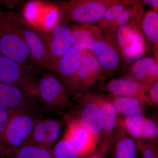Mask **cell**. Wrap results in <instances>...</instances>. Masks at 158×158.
Listing matches in <instances>:
<instances>
[{
	"instance_id": "obj_1",
	"label": "cell",
	"mask_w": 158,
	"mask_h": 158,
	"mask_svg": "<svg viewBox=\"0 0 158 158\" xmlns=\"http://www.w3.org/2000/svg\"><path fill=\"white\" fill-rule=\"evenodd\" d=\"M34 111L11 109L9 120L0 136V155L5 151L15 149L26 143L39 120Z\"/></svg>"
},
{
	"instance_id": "obj_2",
	"label": "cell",
	"mask_w": 158,
	"mask_h": 158,
	"mask_svg": "<svg viewBox=\"0 0 158 158\" xmlns=\"http://www.w3.org/2000/svg\"><path fill=\"white\" fill-rule=\"evenodd\" d=\"M0 54L29 69L31 61L27 44L10 11L0 9Z\"/></svg>"
},
{
	"instance_id": "obj_3",
	"label": "cell",
	"mask_w": 158,
	"mask_h": 158,
	"mask_svg": "<svg viewBox=\"0 0 158 158\" xmlns=\"http://www.w3.org/2000/svg\"><path fill=\"white\" fill-rule=\"evenodd\" d=\"M104 34L108 35L118 49L125 70L147 52L146 40L140 26H122L114 33Z\"/></svg>"
},
{
	"instance_id": "obj_4",
	"label": "cell",
	"mask_w": 158,
	"mask_h": 158,
	"mask_svg": "<svg viewBox=\"0 0 158 158\" xmlns=\"http://www.w3.org/2000/svg\"><path fill=\"white\" fill-rule=\"evenodd\" d=\"M119 0H71L62 2L59 7L68 20L80 24L101 20L105 12Z\"/></svg>"
},
{
	"instance_id": "obj_5",
	"label": "cell",
	"mask_w": 158,
	"mask_h": 158,
	"mask_svg": "<svg viewBox=\"0 0 158 158\" xmlns=\"http://www.w3.org/2000/svg\"><path fill=\"white\" fill-rule=\"evenodd\" d=\"M10 12L12 20L27 44L32 62L40 68L52 71L50 55L40 32L32 27L17 12L14 11Z\"/></svg>"
},
{
	"instance_id": "obj_6",
	"label": "cell",
	"mask_w": 158,
	"mask_h": 158,
	"mask_svg": "<svg viewBox=\"0 0 158 158\" xmlns=\"http://www.w3.org/2000/svg\"><path fill=\"white\" fill-rule=\"evenodd\" d=\"M36 98L46 107L54 111L60 112L73 106L62 83L50 74H44L37 83Z\"/></svg>"
},
{
	"instance_id": "obj_7",
	"label": "cell",
	"mask_w": 158,
	"mask_h": 158,
	"mask_svg": "<svg viewBox=\"0 0 158 158\" xmlns=\"http://www.w3.org/2000/svg\"><path fill=\"white\" fill-rule=\"evenodd\" d=\"M103 78L101 68L95 57L91 52L84 51L77 70L66 85L72 93L83 96L98 80Z\"/></svg>"
},
{
	"instance_id": "obj_8",
	"label": "cell",
	"mask_w": 158,
	"mask_h": 158,
	"mask_svg": "<svg viewBox=\"0 0 158 158\" xmlns=\"http://www.w3.org/2000/svg\"><path fill=\"white\" fill-rule=\"evenodd\" d=\"M0 82L18 87L36 98L37 83L29 73V69L1 54Z\"/></svg>"
},
{
	"instance_id": "obj_9",
	"label": "cell",
	"mask_w": 158,
	"mask_h": 158,
	"mask_svg": "<svg viewBox=\"0 0 158 158\" xmlns=\"http://www.w3.org/2000/svg\"><path fill=\"white\" fill-rule=\"evenodd\" d=\"M40 33L48 48L53 71L57 61L74 45V38L70 28L63 24L56 25L50 30Z\"/></svg>"
},
{
	"instance_id": "obj_10",
	"label": "cell",
	"mask_w": 158,
	"mask_h": 158,
	"mask_svg": "<svg viewBox=\"0 0 158 158\" xmlns=\"http://www.w3.org/2000/svg\"><path fill=\"white\" fill-rule=\"evenodd\" d=\"M91 53L95 57L104 74L110 75L118 70L122 65L121 57L116 46L106 34L101 37L94 44Z\"/></svg>"
},
{
	"instance_id": "obj_11",
	"label": "cell",
	"mask_w": 158,
	"mask_h": 158,
	"mask_svg": "<svg viewBox=\"0 0 158 158\" xmlns=\"http://www.w3.org/2000/svg\"><path fill=\"white\" fill-rule=\"evenodd\" d=\"M64 138L72 145L80 158L92 154L99 140L76 118L68 123Z\"/></svg>"
},
{
	"instance_id": "obj_12",
	"label": "cell",
	"mask_w": 158,
	"mask_h": 158,
	"mask_svg": "<svg viewBox=\"0 0 158 158\" xmlns=\"http://www.w3.org/2000/svg\"><path fill=\"white\" fill-rule=\"evenodd\" d=\"M102 90L111 94L132 97L138 99L143 105L151 106L147 87L127 77L113 79L101 86Z\"/></svg>"
},
{
	"instance_id": "obj_13",
	"label": "cell",
	"mask_w": 158,
	"mask_h": 158,
	"mask_svg": "<svg viewBox=\"0 0 158 158\" xmlns=\"http://www.w3.org/2000/svg\"><path fill=\"white\" fill-rule=\"evenodd\" d=\"M80 107L78 116L76 118L92 135L99 138L103 131V125L98 105L87 94L81 98Z\"/></svg>"
},
{
	"instance_id": "obj_14",
	"label": "cell",
	"mask_w": 158,
	"mask_h": 158,
	"mask_svg": "<svg viewBox=\"0 0 158 158\" xmlns=\"http://www.w3.org/2000/svg\"><path fill=\"white\" fill-rule=\"evenodd\" d=\"M124 77L147 87L158 81V62L152 57H142L125 70Z\"/></svg>"
},
{
	"instance_id": "obj_15",
	"label": "cell",
	"mask_w": 158,
	"mask_h": 158,
	"mask_svg": "<svg viewBox=\"0 0 158 158\" xmlns=\"http://www.w3.org/2000/svg\"><path fill=\"white\" fill-rule=\"evenodd\" d=\"M0 104L11 109L34 110L37 100L35 97L18 87L0 82Z\"/></svg>"
},
{
	"instance_id": "obj_16",
	"label": "cell",
	"mask_w": 158,
	"mask_h": 158,
	"mask_svg": "<svg viewBox=\"0 0 158 158\" xmlns=\"http://www.w3.org/2000/svg\"><path fill=\"white\" fill-rule=\"evenodd\" d=\"M60 132L61 125L58 121L52 119L38 120L26 143L52 148Z\"/></svg>"
},
{
	"instance_id": "obj_17",
	"label": "cell",
	"mask_w": 158,
	"mask_h": 158,
	"mask_svg": "<svg viewBox=\"0 0 158 158\" xmlns=\"http://www.w3.org/2000/svg\"><path fill=\"white\" fill-rule=\"evenodd\" d=\"M84 51L73 45L57 61L53 71L66 85L77 70L84 55Z\"/></svg>"
},
{
	"instance_id": "obj_18",
	"label": "cell",
	"mask_w": 158,
	"mask_h": 158,
	"mask_svg": "<svg viewBox=\"0 0 158 158\" xmlns=\"http://www.w3.org/2000/svg\"><path fill=\"white\" fill-rule=\"evenodd\" d=\"M89 94L100 109L103 125V133L108 139L112 141L118 121V114L116 109L109 95L99 94Z\"/></svg>"
},
{
	"instance_id": "obj_19",
	"label": "cell",
	"mask_w": 158,
	"mask_h": 158,
	"mask_svg": "<svg viewBox=\"0 0 158 158\" xmlns=\"http://www.w3.org/2000/svg\"><path fill=\"white\" fill-rule=\"evenodd\" d=\"M70 29L74 38V45L84 51L90 52L94 44L102 35L101 30L93 24H81Z\"/></svg>"
},
{
	"instance_id": "obj_20",
	"label": "cell",
	"mask_w": 158,
	"mask_h": 158,
	"mask_svg": "<svg viewBox=\"0 0 158 158\" xmlns=\"http://www.w3.org/2000/svg\"><path fill=\"white\" fill-rule=\"evenodd\" d=\"M144 13V6L141 1L132 0L131 3L123 10L107 32L103 34L114 33L122 26H140Z\"/></svg>"
},
{
	"instance_id": "obj_21",
	"label": "cell",
	"mask_w": 158,
	"mask_h": 158,
	"mask_svg": "<svg viewBox=\"0 0 158 158\" xmlns=\"http://www.w3.org/2000/svg\"><path fill=\"white\" fill-rule=\"evenodd\" d=\"M0 158H53L52 148L26 143L15 149L3 152Z\"/></svg>"
},
{
	"instance_id": "obj_22",
	"label": "cell",
	"mask_w": 158,
	"mask_h": 158,
	"mask_svg": "<svg viewBox=\"0 0 158 158\" xmlns=\"http://www.w3.org/2000/svg\"><path fill=\"white\" fill-rule=\"evenodd\" d=\"M140 27L144 38L152 46L154 58L158 61V13L153 10L145 12Z\"/></svg>"
},
{
	"instance_id": "obj_23",
	"label": "cell",
	"mask_w": 158,
	"mask_h": 158,
	"mask_svg": "<svg viewBox=\"0 0 158 158\" xmlns=\"http://www.w3.org/2000/svg\"><path fill=\"white\" fill-rule=\"evenodd\" d=\"M143 110L133 111L123 116L117 121L120 129L132 138H140L141 125L144 118Z\"/></svg>"
},
{
	"instance_id": "obj_24",
	"label": "cell",
	"mask_w": 158,
	"mask_h": 158,
	"mask_svg": "<svg viewBox=\"0 0 158 158\" xmlns=\"http://www.w3.org/2000/svg\"><path fill=\"white\" fill-rule=\"evenodd\" d=\"M108 95L114 105L117 114L122 116H124L133 111L143 110V105L135 98L111 94Z\"/></svg>"
},
{
	"instance_id": "obj_25",
	"label": "cell",
	"mask_w": 158,
	"mask_h": 158,
	"mask_svg": "<svg viewBox=\"0 0 158 158\" xmlns=\"http://www.w3.org/2000/svg\"><path fill=\"white\" fill-rule=\"evenodd\" d=\"M132 0H119L116 4L110 7L105 12L101 20L97 23V26L102 33H106L115 23L118 16Z\"/></svg>"
},
{
	"instance_id": "obj_26",
	"label": "cell",
	"mask_w": 158,
	"mask_h": 158,
	"mask_svg": "<svg viewBox=\"0 0 158 158\" xmlns=\"http://www.w3.org/2000/svg\"><path fill=\"white\" fill-rule=\"evenodd\" d=\"M137 146L132 138L124 134L120 135L116 140L114 150V158H136Z\"/></svg>"
},
{
	"instance_id": "obj_27",
	"label": "cell",
	"mask_w": 158,
	"mask_h": 158,
	"mask_svg": "<svg viewBox=\"0 0 158 158\" xmlns=\"http://www.w3.org/2000/svg\"><path fill=\"white\" fill-rule=\"evenodd\" d=\"M52 153L53 158H80L72 145L64 138L56 144Z\"/></svg>"
},
{
	"instance_id": "obj_28",
	"label": "cell",
	"mask_w": 158,
	"mask_h": 158,
	"mask_svg": "<svg viewBox=\"0 0 158 158\" xmlns=\"http://www.w3.org/2000/svg\"><path fill=\"white\" fill-rule=\"evenodd\" d=\"M158 127L156 123L150 118L144 117L141 128L140 138L154 139L158 137Z\"/></svg>"
},
{
	"instance_id": "obj_29",
	"label": "cell",
	"mask_w": 158,
	"mask_h": 158,
	"mask_svg": "<svg viewBox=\"0 0 158 158\" xmlns=\"http://www.w3.org/2000/svg\"><path fill=\"white\" fill-rule=\"evenodd\" d=\"M137 146L142 154L141 158H158V150L156 144L145 141H138Z\"/></svg>"
},
{
	"instance_id": "obj_30",
	"label": "cell",
	"mask_w": 158,
	"mask_h": 158,
	"mask_svg": "<svg viewBox=\"0 0 158 158\" xmlns=\"http://www.w3.org/2000/svg\"><path fill=\"white\" fill-rule=\"evenodd\" d=\"M11 109L6 105L0 104V136L9 120Z\"/></svg>"
},
{
	"instance_id": "obj_31",
	"label": "cell",
	"mask_w": 158,
	"mask_h": 158,
	"mask_svg": "<svg viewBox=\"0 0 158 158\" xmlns=\"http://www.w3.org/2000/svg\"><path fill=\"white\" fill-rule=\"evenodd\" d=\"M148 96L151 106H156L158 102V82L150 85L148 88Z\"/></svg>"
},
{
	"instance_id": "obj_32",
	"label": "cell",
	"mask_w": 158,
	"mask_h": 158,
	"mask_svg": "<svg viewBox=\"0 0 158 158\" xmlns=\"http://www.w3.org/2000/svg\"><path fill=\"white\" fill-rule=\"evenodd\" d=\"M142 5H147L152 8L153 11L158 13V0H143L141 1Z\"/></svg>"
},
{
	"instance_id": "obj_33",
	"label": "cell",
	"mask_w": 158,
	"mask_h": 158,
	"mask_svg": "<svg viewBox=\"0 0 158 158\" xmlns=\"http://www.w3.org/2000/svg\"><path fill=\"white\" fill-rule=\"evenodd\" d=\"M86 158H103V157L100 154H92L88 156Z\"/></svg>"
}]
</instances>
